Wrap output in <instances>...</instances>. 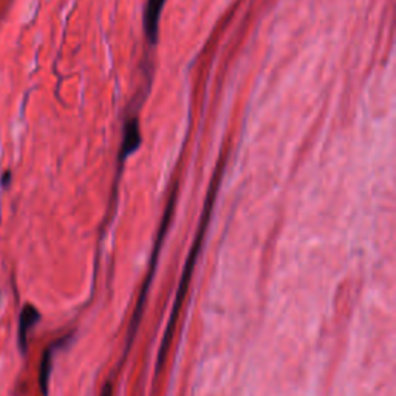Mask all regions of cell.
Masks as SVG:
<instances>
[{"mask_svg": "<svg viewBox=\"0 0 396 396\" xmlns=\"http://www.w3.org/2000/svg\"><path fill=\"white\" fill-rule=\"evenodd\" d=\"M224 161H226V155H224V157H222L219 166H217V169H215V174H214V178H212L211 188H209V193H207V198H206V203H205L203 215H201V222H200V226H198L196 242H193L191 251H189L188 259H186V263H184L183 274H181V279H180V283H178L177 294H175V299H174L172 312H170V317H169V321H167V327H166V331H165V336H162L161 344H160V352H158V358H157V369H155V370H157V375H160L162 366H165V361L167 358L170 344H172L174 331H175V325H177V321H178V316H180L183 302H184V298H186V293H188L191 279H192V274H193V269H196L197 260H198V254L201 251V245H203L207 224H209V220H211V214H212V207H214V200H215V196H217V189H219L220 177H222L223 170H224Z\"/></svg>", "mask_w": 396, "mask_h": 396, "instance_id": "1", "label": "cell"}, {"mask_svg": "<svg viewBox=\"0 0 396 396\" xmlns=\"http://www.w3.org/2000/svg\"><path fill=\"white\" fill-rule=\"evenodd\" d=\"M175 198H177V186H175L174 193H172V196H170V200H169V203L166 206L165 215H162V222H161V228H160V232H158V238H157V242H155L153 251H152V255H151L149 271H147V277H146V281L143 283L141 291H139L138 302H136V305H135V312H134V316H132L130 327H129V335H127V343H126V353L130 350L132 343H134L135 335H136L138 325H139V322H141V317H143V313H144V307H146V302H147V293H149L151 283H152L153 276H155V271H157L158 255H160L161 246H162V240H165V236H166V232L169 229L170 220H172V215H174Z\"/></svg>", "mask_w": 396, "mask_h": 396, "instance_id": "2", "label": "cell"}, {"mask_svg": "<svg viewBox=\"0 0 396 396\" xmlns=\"http://www.w3.org/2000/svg\"><path fill=\"white\" fill-rule=\"evenodd\" d=\"M70 339H72V335L60 338L58 340H54L49 347L45 348L41 358V364H39V389H41L44 396H49V383H50V375H51V369H53V358L54 353L60 348H64Z\"/></svg>", "mask_w": 396, "mask_h": 396, "instance_id": "3", "label": "cell"}, {"mask_svg": "<svg viewBox=\"0 0 396 396\" xmlns=\"http://www.w3.org/2000/svg\"><path fill=\"white\" fill-rule=\"evenodd\" d=\"M166 0H147L146 10H144V31L147 36V41L151 45H155L158 42V34H160V19H161V11L165 6Z\"/></svg>", "mask_w": 396, "mask_h": 396, "instance_id": "4", "label": "cell"}, {"mask_svg": "<svg viewBox=\"0 0 396 396\" xmlns=\"http://www.w3.org/2000/svg\"><path fill=\"white\" fill-rule=\"evenodd\" d=\"M41 321V313L33 305H25L22 308L19 316V333H18V343L20 352L25 355L28 350V338L37 322Z\"/></svg>", "mask_w": 396, "mask_h": 396, "instance_id": "5", "label": "cell"}, {"mask_svg": "<svg viewBox=\"0 0 396 396\" xmlns=\"http://www.w3.org/2000/svg\"><path fill=\"white\" fill-rule=\"evenodd\" d=\"M139 146H141V129H139V120L138 116H132V118L126 122V130H124L120 161L122 162L129 155L136 152L139 149Z\"/></svg>", "mask_w": 396, "mask_h": 396, "instance_id": "6", "label": "cell"}, {"mask_svg": "<svg viewBox=\"0 0 396 396\" xmlns=\"http://www.w3.org/2000/svg\"><path fill=\"white\" fill-rule=\"evenodd\" d=\"M101 396H113V385L110 381L106 383V385L103 387V392H101Z\"/></svg>", "mask_w": 396, "mask_h": 396, "instance_id": "7", "label": "cell"}]
</instances>
